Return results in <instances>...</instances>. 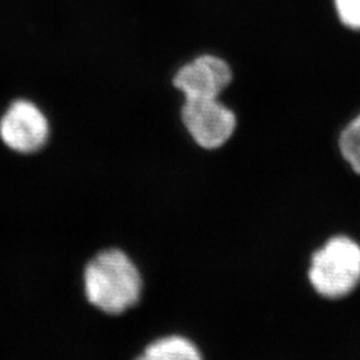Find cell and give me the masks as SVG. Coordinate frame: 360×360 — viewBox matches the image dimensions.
<instances>
[{
    "mask_svg": "<svg viewBox=\"0 0 360 360\" xmlns=\"http://www.w3.org/2000/svg\"><path fill=\"white\" fill-rule=\"evenodd\" d=\"M142 276L124 252L107 250L84 271V290L91 304L117 315L135 306L142 295Z\"/></svg>",
    "mask_w": 360,
    "mask_h": 360,
    "instance_id": "cell-1",
    "label": "cell"
},
{
    "mask_svg": "<svg viewBox=\"0 0 360 360\" xmlns=\"http://www.w3.org/2000/svg\"><path fill=\"white\" fill-rule=\"evenodd\" d=\"M309 281L318 295L338 300L360 284V245L346 235L330 238L309 262Z\"/></svg>",
    "mask_w": 360,
    "mask_h": 360,
    "instance_id": "cell-2",
    "label": "cell"
},
{
    "mask_svg": "<svg viewBox=\"0 0 360 360\" xmlns=\"http://www.w3.org/2000/svg\"><path fill=\"white\" fill-rule=\"evenodd\" d=\"M181 120L193 141L206 150H217L231 139L236 116L218 99L184 101Z\"/></svg>",
    "mask_w": 360,
    "mask_h": 360,
    "instance_id": "cell-3",
    "label": "cell"
},
{
    "mask_svg": "<svg viewBox=\"0 0 360 360\" xmlns=\"http://www.w3.org/2000/svg\"><path fill=\"white\" fill-rule=\"evenodd\" d=\"M49 136V120L32 102H13L0 120V138L15 153H38L46 146Z\"/></svg>",
    "mask_w": 360,
    "mask_h": 360,
    "instance_id": "cell-4",
    "label": "cell"
},
{
    "mask_svg": "<svg viewBox=\"0 0 360 360\" xmlns=\"http://www.w3.org/2000/svg\"><path fill=\"white\" fill-rule=\"evenodd\" d=\"M232 82L230 65L215 55H200L180 67L174 86L184 95V101L218 99Z\"/></svg>",
    "mask_w": 360,
    "mask_h": 360,
    "instance_id": "cell-5",
    "label": "cell"
},
{
    "mask_svg": "<svg viewBox=\"0 0 360 360\" xmlns=\"http://www.w3.org/2000/svg\"><path fill=\"white\" fill-rule=\"evenodd\" d=\"M136 360H203L191 340L172 335L158 339Z\"/></svg>",
    "mask_w": 360,
    "mask_h": 360,
    "instance_id": "cell-6",
    "label": "cell"
},
{
    "mask_svg": "<svg viewBox=\"0 0 360 360\" xmlns=\"http://www.w3.org/2000/svg\"><path fill=\"white\" fill-rule=\"evenodd\" d=\"M338 147L349 168L360 175V114L340 132Z\"/></svg>",
    "mask_w": 360,
    "mask_h": 360,
    "instance_id": "cell-7",
    "label": "cell"
},
{
    "mask_svg": "<svg viewBox=\"0 0 360 360\" xmlns=\"http://www.w3.org/2000/svg\"><path fill=\"white\" fill-rule=\"evenodd\" d=\"M334 6L343 26L360 31V0H334Z\"/></svg>",
    "mask_w": 360,
    "mask_h": 360,
    "instance_id": "cell-8",
    "label": "cell"
}]
</instances>
